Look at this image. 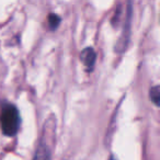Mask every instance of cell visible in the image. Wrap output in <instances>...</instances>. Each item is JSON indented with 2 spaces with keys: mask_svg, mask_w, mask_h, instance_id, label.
<instances>
[{
  "mask_svg": "<svg viewBox=\"0 0 160 160\" xmlns=\"http://www.w3.org/2000/svg\"><path fill=\"white\" fill-rule=\"evenodd\" d=\"M110 160H118V159L116 157H114V156H111V157H110Z\"/></svg>",
  "mask_w": 160,
  "mask_h": 160,
  "instance_id": "52a82bcc",
  "label": "cell"
},
{
  "mask_svg": "<svg viewBox=\"0 0 160 160\" xmlns=\"http://www.w3.org/2000/svg\"><path fill=\"white\" fill-rule=\"evenodd\" d=\"M80 60L83 62L88 72H91L94 68L97 60V54L92 47H86L80 53Z\"/></svg>",
  "mask_w": 160,
  "mask_h": 160,
  "instance_id": "3957f363",
  "label": "cell"
},
{
  "mask_svg": "<svg viewBox=\"0 0 160 160\" xmlns=\"http://www.w3.org/2000/svg\"><path fill=\"white\" fill-rule=\"evenodd\" d=\"M60 21H62V20H60V18L57 16V14L51 13L48 16V27H49V29H51L52 31L56 30L58 27H59Z\"/></svg>",
  "mask_w": 160,
  "mask_h": 160,
  "instance_id": "8992f818",
  "label": "cell"
},
{
  "mask_svg": "<svg viewBox=\"0 0 160 160\" xmlns=\"http://www.w3.org/2000/svg\"><path fill=\"white\" fill-rule=\"evenodd\" d=\"M132 16H133V7H132V1L129 0L127 5V13L126 19H125L124 28H123L122 34L118 38V43L115 45V52L118 53H124L126 51L129 43V38H131V24H132Z\"/></svg>",
  "mask_w": 160,
  "mask_h": 160,
  "instance_id": "7a4b0ae2",
  "label": "cell"
},
{
  "mask_svg": "<svg viewBox=\"0 0 160 160\" xmlns=\"http://www.w3.org/2000/svg\"><path fill=\"white\" fill-rule=\"evenodd\" d=\"M33 160H51V149L46 142H41L38 144Z\"/></svg>",
  "mask_w": 160,
  "mask_h": 160,
  "instance_id": "277c9868",
  "label": "cell"
},
{
  "mask_svg": "<svg viewBox=\"0 0 160 160\" xmlns=\"http://www.w3.org/2000/svg\"><path fill=\"white\" fill-rule=\"evenodd\" d=\"M21 124L20 113L16 105L6 103L0 110V127L6 136H14Z\"/></svg>",
  "mask_w": 160,
  "mask_h": 160,
  "instance_id": "6da1fadb",
  "label": "cell"
},
{
  "mask_svg": "<svg viewBox=\"0 0 160 160\" xmlns=\"http://www.w3.org/2000/svg\"><path fill=\"white\" fill-rule=\"evenodd\" d=\"M149 99H150L151 102H153V104L156 107L160 105V88L158 85L150 88V90H149Z\"/></svg>",
  "mask_w": 160,
  "mask_h": 160,
  "instance_id": "5b68a950",
  "label": "cell"
}]
</instances>
